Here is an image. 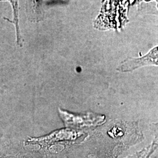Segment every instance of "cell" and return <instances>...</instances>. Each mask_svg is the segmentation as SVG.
<instances>
[{"label": "cell", "instance_id": "6da1fadb", "mask_svg": "<svg viewBox=\"0 0 158 158\" xmlns=\"http://www.w3.org/2000/svg\"><path fill=\"white\" fill-rule=\"evenodd\" d=\"M59 114L64 124L68 127L85 128L98 125L105 119L104 115L88 113L85 114H74L59 109Z\"/></svg>", "mask_w": 158, "mask_h": 158}, {"label": "cell", "instance_id": "7a4b0ae2", "mask_svg": "<svg viewBox=\"0 0 158 158\" xmlns=\"http://www.w3.org/2000/svg\"><path fill=\"white\" fill-rule=\"evenodd\" d=\"M158 48L155 47L144 56L128 58L121 63L117 70L121 72H128L147 65H158Z\"/></svg>", "mask_w": 158, "mask_h": 158}, {"label": "cell", "instance_id": "3957f363", "mask_svg": "<svg viewBox=\"0 0 158 158\" xmlns=\"http://www.w3.org/2000/svg\"><path fill=\"white\" fill-rule=\"evenodd\" d=\"M76 136L73 131L69 130H61L55 131L48 135L38 138H31L27 142L28 143H39L40 145H46L55 142L69 139Z\"/></svg>", "mask_w": 158, "mask_h": 158}, {"label": "cell", "instance_id": "277c9868", "mask_svg": "<svg viewBox=\"0 0 158 158\" xmlns=\"http://www.w3.org/2000/svg\"><path fill=\"white\" fill-rule=\"evenodd\" d=\"M0 1H8L11 2L13 10H14V21L15 23V25L16 27V30H17V36L18 38H19V28H18V2L17 0H0Z\"/></svg>", "mask_w": 158, "mask_h": 158}]
</instances>
